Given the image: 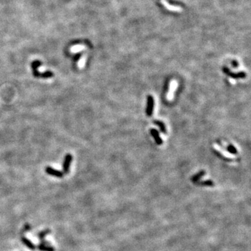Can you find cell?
I'll use <instances>...</instances> for the list:
<instances>
[{
	"instance_id": "obj_16",
	"label": "cell",
	"mask_w": 251,
	"mask_h": 251,
	"mask_svg": "<svg viewBox=\"0 0 251 251\" xmlns=\"http://www.w3.org/2000/svg\"><path fill=\"white\" fill-rule=\"evenodd\" d=\"M232 65H233V66L234 67V68H236V67L238 66V64L236 61H233V62H232Z\"/></svg>"
},
{
	"instance_id": "obj_12",
	"label": "cell",
	"mask_w": 251,
	"mask_h": 251,
	"mask_svg": "<svg viewBox=\"0 0 251 251\" xmlns=\"http://www.w3.org/2000/svg\"><path fill=\"white\" fill-rule=\"evenodd\" d=\"M205 174V171H201L200 172H199L198 174H196V175H195V176H194L193 177V179H192V180H193V181H197L198 180V179L200 178V177H202L203 176L204 174Z\"/></svg>"
},
{
	"instance_id": "obj_9",
	"label": "cell",
	"mask_w": 251,
	"mask_h": 251,
	"mask_svg": "<svg viewBox=\"0 0 251 251\" xmlns=\"http://www.w3.org/2000/svg\"><path fill=\"white\" fill-rule=\"evenodd\" d=\"M154 124H156V125H158L159 127H160L161 131L164 132V133H166V128H165V125L163 124V122L160 121H154Z\"/></svg>"
},
{
	"instance_id": "obj_8",
	"label": "cell",
	"mask_w": 251,
	"mask_h": 251,
	"mask_svg": "<svg viewBox=\"0 0 251 251\" xmlns=\"http://www.w3.org/2000/svg\"><path fill=\"white\" fill-rule=\"evenodd\" d=\"M54 76V73L50 71H45L43 73H40V77L42 78H49V77H52Z\"/></svg>"
},
{
	"instance_id": "obj_2",
	"label": "cell",
	"mask_w": 251,
	"mask_h": 251,
	"mask_svg": "<svg viewBox=\"0 0 251 251\" xmlns=\"http://www.w3.org/2000/svg\"><path fill=\"white\" fill-rule=\"evenodd\" d=\"M73 160L72 155L70 154H68L66 155L64 158V163H63V172L64 174H68L69 172V169H70V165L71 163V161Z\"/></svg>"
},
{
	"instance_id": "obj_3",
	"label": "cell",
	"mask_w": 251,
	"mask_h": 251,
	"mask_svg": "<svg viewBox=\"0 0 251 251\" xmlns=\"http://www.w3.org/2000/svg\"><path fill=\"white\" fill-rule=\"evenodd\" d=\"M46 172L47 174L49 175H52V176L59 177V178H62V177H63V176H64V172H61V171L60 170H55V169L52 168V167H51L50 166L46 167Z\"/></svg>"
},
{
	"instance_id": "obj_10",
	"label": "cell",
	"mask_w": 251,
	"mask_h": 251,
	"mask_svg": "<svg viewBox=\"0 0 251 251\" xmlns=\"http://www.w3.org/2000/svg\"><path fill=\"white\" fill-rule=\"evenodd\" d=\"M40 65H41V62L38 60H36L34 62H32V68L33 69V71L38 70V68L39 67Z\"/></svg>"
},
{
	"instance_id": "obj_4",
	"label": "cell",
	"mask_w": 251,
	"mask_h": 251,
	"mask_svg": "<svg viewBox=\"0 0 251 251\" xmlns=\"http://www.w3.org/2000/svg\"><path fill=\"white\" fill-rule=\"evenodd\" d=\"M154 99L152 96L149 95L147 99V107H146V113L147 116H151L153 113V110H154Z\"/></svg>"
},
{
	"instance_id": "obj_5",
	"label": "cell",
	"mask_w": 251,
	"mask_h": 251,
	"mask_svg": "<svg viewBox=\"0 0 251 251\" xmlns=\"http://www.w3.org/2000/svg\"><path fill=\"white\" fill-rule=\"evenodd\" d=\"M150 132H151V134H152V135L153 136V138H154L155 142H156L157 144L160 145V144H163V140L160 137V135H159L158 130L154 129V128H152V129H151Z\"/></svg>"
},
{
	"instance_id": "obj_15",
	"label": "cell",
	"mask_w": 251,
	"mask_h": 251,
	"mask_svg": "<svg viewBox=\"0 0 251 251\" xmlns=\"http://www.w3.org/2000/svg\"><path fill=\"white\" fill-rule=\"evenodd\" d=\"M80 56H81V53H78V54H77L74 57V61L75 62H76L79 60V58H80Z\"/></svg>"
},
{
	"instance_id": "obj_14",
	"label": "cell",
	"mask_w": 251,
	"mask_h": 251,
	"mask_svg": "<svg viewBox=\"0 0 251 251\" xmlns=\"http://www.w3.org/2000/svg\"><path fill=\"white\" fill-rule=\"evenodd\" d=\"M33 75L34 77H39L40 75V73L38 71V70H36V71H33Z\"/></svg>"
},
{
	"instance_id": "obj_1",
	"label": "cell",
	"mask_w": 251,
	"mask_h": 251,
	"mask_svg": "<svg viewBox=\"0 0 251 251\" xmlns=\"http://www.w3.org/2000/svg\"><path fill=\"white\" fill-rule=\"evenodd\" d=\"M222 70H223L224 73H225V74H227V75H229L230 77H231L234 79H243L246 77V73L244 72V71H241V72H237V73H233V72H232L229 68H226V67H224Z\"/></svg>"
},
{
	"instance_id": "obj_6",
	"label": "cell",
	"mask_w": 251,
	"mask_h": 251,
	"mask_svg": "<svg viewBox=\"0 0 251 251\" xmlns=\"http://www.w3.org/2000/svg\"><path fill=\"white\" fill-rule=\"evenodd\" d=\"M22 241L26 247H27V248L31 249V250H34V249L36 248V247L34 245L33 243H32L31 241H29V239H28V238H26L25 237H22Z\"/></svg>"
},
{
	"instance_id": "obj_7",
	"label": "cell",
	"mask_w": 251,
	"mask_h": 251,
	"mask_svg": "<svg viewBox=\"0 0 251 251\" xmlns=\"http://www.w3.org/2000/svg\"><path fill=\"white\" fill-rule=\"evenodd\" d=\"M38 248L40 251H54V248H52V246H46L45 244L38 245Z\"/></svg>"
},
{
	"instance_id": "obj_13",
	"label": "cell",
	"mask_w": 251,
	"mask_h": 251,
	"mask_svg": "<svg viewBox=\"0 0 251 251\" xmlns=\"http://www.w3.org/2000/svg\"><path fill=\"white\" fill-rule=\"evenodd\" d=\"M50 232H51V231L50 230H45V231H43L40 232V233L38 234V237H39L40 239H43V238L46 236L47 234H48Z\"/></svg>"
},
{
	"instance_id": "obj_11",
	"label": "cell",
	"mask_w": 251,
	"mask_h": 251,
	"mask_svg": "<svg viewBox=\"0 0 251 251\" xmlns=\"http://www.w3.org/2000/svg\"><path fill=\"white\" fill-rule=\"evenodd\" d=\"M227 150L228 152L230 153V154H237V150H236V149L234 147V146H232V144H230V145L227 146Z\"/></svg>"
}]
</instances>
